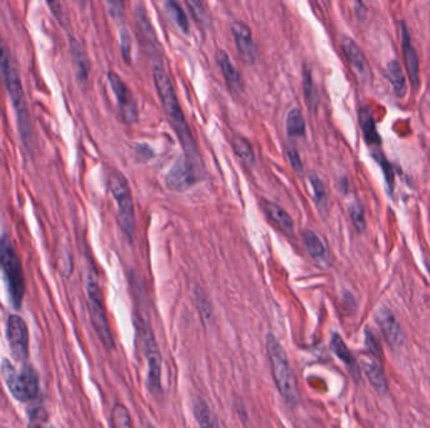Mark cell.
Instances as JSON below:
<instances>
[{"label": "cell", "mask_w": 430, "mask_h": 428, "mask_svg": "<svg viewBox=\"0 0 430 428\" xmlns=\"http://www.w3.org/2000/svg\"><path fill=\"white\" fill-rule=\"evenodd\" d=\"M108 82L111 89L114 91V95H116L117 105L120 108L121 117L124 122L126 123H133L138 121V106L133 98L131 91L128 89L126 83L121 79V77L114 73L110 72L108 73Z\"/></svg>", "instance_id": "11"}, {"label": "cell", "mask_w": 430, "mask_h": 428, "mask_svg": "<svg viewBox=\"0 0 430 428\" xmlns=\"http://www.w3.org/2000/svg\"><path fill=\"white\" fill-rule=\"evenodd\" d=\"M0 271L13 308L20 309L26 294V279L20 254L13 239L4 234L0 238Z\"/></svg>", "instance_id": "4"}, {"label": "cell", "mask_w": 430, "mask_h": 428, "mask_svg": "<svg viewBox=\"0 0 430 428\" xmlns=\"http://www.w3.org/2000/svg\"><path fill=\"white\" fill-rule=\"evenodd\" d=\"M111 422L114 428H133L131 415L128 413V409L117 403L111 412Z\"/></svg>", "instance_id": "29"}, {"label": "cell", "mask_w": 430, "mask_h": 428, "mask_svg": "<svg viewBox=\"0 0 430 428\" xmlns=\"http://www.w3.org/2000/svg\"><path fill=\"white\" fill-rule=\"evenodd\" d=\"M28 428H52L50 418L43 409H37L31 413Z\"/></svg>", "instance_id": "33"}, {"label": "cell", "mask_w": 430, "mask_h": 428, "mask_svg": "<svg viewBox=\"0 0 430 428\" xmlns=\"http://www.w3.org/2000/svg\"><path fill=\"white\" fill-rule=\"evenodd\" d=\"M165 9H166V13L169 14L171 20L177 24L183 32H189V20H188V15L184 12L181 6L177 3V1H172L169 0L165 3Z\"/></svg>", "instance_id": "26"}, {"label": "cell", "mask_w": 430, "mask_h": 428, "mask_svg": "<svg viewBox=\"0 0 430 428\" xmlns=\"http://www.w3.org/2000/svg\"><path fill=\"white\" fill-rule=\"evenodd\" d=\"M266 346L276 387L286 402L296 407L299 403V390L287 353L273 334H268Z\"/></svg>", "instance_id": "3"}, {"label": "cell", "mask_w": 430, "mask_h": 428, "mask_svg": "<svg viewBox=\"0 0 430 428\" xmlns=\"http://www.w3.org/2000/svg\"><path fill=\"white\" fill-rule=\"evenodd\" d=\"M0 371L8 390L15 399L28 402L38 396V373L32 365H24L20 371H17L9 359H3Z\"/></svg>", "instance_id": "5"}, {"label": "cell", "mask_w": 430, "mask_h": 428, "mask_svg": "<svg viewBox=\"0 0 430 428\" xmlns=\"http://www.w3.org/2000/svg\"><path fill=\"white\" fill-rule=\"evenodd\" d=\"M196 307L202 315V321L209 324L214 318V309L209 300L208 296L202 289H195Z\"/></svg>", "instance_id": "28"}, {"label": "cell", "mask_w": 430, "mask_h": 428, "mask_svg": "<svg viewBox=\"0 0 430 428\" xmlns=\"http://www.w3.org/2000/svg\"><path fill=\"white\" fill-rule=\"evenodd\" d=\"M198 167L186 158L177 160L165 177L166 186L174 191H185L199 180Z\"/></svg>", "instance_id": "10"}, {"label": "cell", "mask_w": 430, "mask_h": 428, "mask_svg": "<svg viewBox=\"0 0 430 428\" xmlns=\"http://www.w3.org/2000/svg\"><path fill=\"white\" fill-rule=\"evenodd\" d=\"M110 13L114 18H121L124 14V4L120 1H110L108 3Z\"/></svg>", "instance_id": "39"}, {"label": "cell", "mask_w": 430, "mask_h": 428, "mask_svg": "<svg viewBox=\"0 0 430 428\" xmlns=\"http://www.w3.org/2000/svg\"><path fill=\"white\" fill-rule=\"evenodd\" d=\"M386 77L389 79V82L392 84V91L396 97H404L408 91L406 86V78L401 66L399 63L396 59H394L392 62H389L386 67Z\"/></svg>", "instance_id": "20"}, {"label": "cell", "mask_w": 430, "mask_h": 428, "mask_svg": "<svg viewBox=\"0 0 430 428\" xmlns=\"http://www.w3.org/2000/svg\"><path fill=\"white\" fill-rule=\"evenodd\" d=\"M138 335H139L141 349L145 356L147 363V384L152 395H158L163 390L161 387V367L163 358L158 349V343L154 337L151 328L145 321H138Z\"/></svg>", "instance_id": "6"}, {"label": "cell", "mask_w": 430, "mask_h": 428, "mask_svg": "<svg viewBox=\"0 0 430 428\" xmlns=\"http://www.w3.org/2000/svg\"><path fill=\"white\" fill-rule=\"evenodd\" d=\"M286 128L287 133L291 137H301L306 133V122H304V114L297 108L291 109L287 119H286Z\"/></svg>", "instance_id": "25"}, {"label": "cell", "mask_w": 430, "mask_h": 428, "mask_svg": "<svg viewBox=\"0 0 430 428\" xmlns=\"http://www.w3.org/2000/svg\"><path fill=\"white\" fill-rule=\"evenodd\" d=\"M331 348H332V351H334L336 356L341 359L345 365H348V369L351 371L355 378L357 379L359 376H360V371H359L357 363L355 360L353 353L350 352L346 343L343 342V339H342L339 334H334V337L331 339Z\"/></svg>", "instance_id": "21"}, {"label": "cell", "mask_w": 430, "mask_h": 428, "mask_svg": "<svg viewBox=\"0 0 430 428\" xmlns=\"http://www.w3.org/2000/svg\"><path fill=\"white\" fill-rule=\"evenodd\" d=\"M152 73H154V81L158 89V95L161 98L163 107L177 132L180 144L183 146L185 158H188L190 162L196 165L199 161V152L196 148L195 139L191 133L188 121L184 116L183 109L177 100L170 77L165 72L164 67L161 64L155 66Z\"/></svg>", "instance_id": "1"}, {"label": "cell", "mask_w": 430, "mask_h": 428, "mask_svg": "<svg viewBox=\"0 0 430 428\" xmlns=\"http://www.w3.org/2000/svg\"><path fill=\"white\" fill-rule=\"evenodd\" d=\"M108 183L111 194L117 204L121 227L124 233L128 236V239H133L135 233V208H133V194L126 177L119 171L114 170L110 175Z\"/></svg>", "instance_id": "7"}, {"label": "cell", "mask_w": 430, "mask_h": 428, "mask_svg": "<svg viewBox=\"0 0 430 428\" xmlns=\"http://www.w3.org/2000/svg\"><path fill=\"white\" fill-rule=\"evenodd\" d=\"M350 217L354 222V227L357 229V231L362 233L365 229H366V220H365V213H364V208L361 206L359 202H354L350 208Z\"/></svg>", "instance_id": "31"}, {"label": "cell", "mask_w": 430, "mask_h": 428, "mask_svg": "<svg viewBox=\"0 0 430 428\" xmlns=\"http://www.w3.org/2000/svg\"><path fill=\"white\" fill-rule=\"evenodd\" d=\"M230 28L235 37V45L243 59L247 62H254L257 58V45L254 43L251 28L241 20L233 22Z\"/></svg>", "instance_id": "14"}, {"label": "cell", "mask_w": 430, "mask_h": 428, "mask_svg": "<svg viewBox=\"0 0 430 428\" xmlns=\"http://www.w3.org/2000/svg\"><path fill=\"white\" fill-rule=\"evenodd\" d=\"M364 369H365L370 383L373 384V387L376 390V392L379 395H385L387 392V379H386L385 373H384L380 359L373 357V359L365 360L364 362Z\"/></svg>", "instance_id": "17"}, {"label": "cell", "mask_w": 430, "mask_h": 428, "mask_svg": "<svg viewBox=\"0 0 430 428\" xmlns=\"http://www.w3.org/2000/svg\"><path fill=\"white\" fill-rule=\"evenodd\" d=\"M287 156H288V160L291 162L293 170L296 171V172H301V171L304 170L302 160H301V156H299V153H298L296 148H291V147L287 148Z\"/></svg>", "instance_id": "38"}, {"label": "cell", "mask_w": 430, "mask_h": 428, "mask_svg": "<svg viewBox=\"0 0 430 428\" xmlns=\"http://www.w3.org/2000/svg\"><path fill=\"white\" fill-rule=\"evenodd\" d=\"M366 346H369V351L371 353V356L375 358L381 359L383 357V351L379 346V342L375 338L373 333H370L369 330L366 332Z\"/></svg>", "instance_id": "36"}, {"label": "cell", "mask_w": 430, "mask_h": 428, "mask_svg": "<svg viewBox=\"0 0 430 428\" xmlns=\"http://www.w3.org/2000/svg\"><path fill=\"white\" fill-rule=\"evenodd\" d=\"M135 155H136V158L139 161L145 162V161H149L150 158H154V150L150 146L142 144V145H138L135 147Z\"/></svg>", "instance_id": "37"}, {"label": "cell", "mask_w": 430, "mask_h": 428, "mask_svg": "<svg viewBox=\"0 0 430 428\" xmlns=\"http://www.w3.org/2000/svg\"><path fill=\"white\" fill-rule=\"evenodd\" d=\"M120 39L122 57L126 61L127 63H130L131 62V37L125 28L121 31Z\"/></svg>", "instance_id": "35"}, {"label": "cell", "mask_w": 430, "mask_h": 428, "mask_svg": "<svg viewBox=\"0 0 430 428\" xmlns=\"http://www.w3.org/2000/svg\"><path fill=\"white\" fill-rule=\"evenodd\" d=\"M188 6H189L190 10L193 12L194 17L200 24H202V26L209 24L210 15H209L208 9H207L205 4H202V1L191 0V1H188Z\"/></svg>", "instance_id": "32"}, {"label": "cell", "mask_w": 430, "mask_h": 428, "mask_svg": "<svg viewBox=\"0 0 430 428\" xmlns=\"http://www.w3.org/2000/svg\"><path fill=\"white\" fill-rule=\"evenodd\" d=\"M7 338L14 359L26 362L29 356V333L26 321L20 315H10L8 318Z\"/></svg>", "instance_id": "9"}, {"label": "cell", "mask_w": 430, "mask_h": 428, "mask_svg": "<svg viewBox=\"0 0 430 428\" xmlns=\"http://www.w3.org/2000/svg\"><path fill=\"white\" fill-rule=\"evenodd\" d=\"M359 121H360V127L364 133V137L366 139L367 145L373 147V151L380 152V145H381V139H380L379 133L376 130V125L373 121V112L371 108L364 106L359 111Z\"/></svg>", "instance_id": "16"}, {"label": "cell", "mask_w": 430, "mask_h": 428, "mask_svg": "<svg viewBox=\"0 0 430 428\" xmlns=\"http://www.w3.org/2000/svg\"><path fill=\"white\" fill-rule=\"evenodd\" d=\"M304 95L307 98L309 103H313L316 100V91H315V83L312 81V75L309 67L304 66Z\"/></svg>", "instance_id": "34"}, {"label": "cell", "mask_w": 430, "mask_h": 428, "mask_svg": "<svg viewBox=\"0 0 430 428\" xmlns=\"http://www.w3.org/2000/svg\"><path fill=\"white\" fill-rule=\"evenodd\" d=\"M302 238L304 245L313 260H316L317 263H326L329 259V252L321 238L312 230H304Z\"/></svg>", "instance_id": "19"}, {"label": "cell", "mask_w": 430, "mask_h": 428, "mask_svg": "<svg viewBox=\"0 0 430 428\" xmlns=\"http://www.w3.org/2000/svg\"><path fill=\"white\" fill-rule=\"evenodd\" d=\"M376 321L389 346L396 349L404 344V332L390 309L381 307L376 313Z\"/></svg>", "instance_id": "12"}, {"label": "cell", "mask_w": 430, "mask_h": 428, "mask_svg": "<svg viewBox=\"0 0 430 428\" xmlns=\"http://www.w3.org/2000/svg\"><path fill=\"white\" fill-rule=\"evenodd\" d=\"M341 45L343 52L348 57V62H350V66L353 67L355 75L360 79V82H370L371 70H370L366 57L361 51L360 47L356 45L354 39H351L350 37H343Z\"/></svg>", "instance_id": "13"}, {"label": "cell", "mask_w": 430, "mask_h": 428, "mask_svg": "<svg viewBox=\"0 0 430 428\" xmlns=\"http://www.w3.org/2000/svg\"><path fill=\"white\" fill-rule=\"evenodd\" d=\"M216 61L218 64L221 67V70L223 72V76L225 77L227 82L229 86L238 89L242 86V78L239 72L237 70L230 58H229L228 53L225 51H219L216 53Z\"/></svg>", "instance_id": "23"}, {"label": "cell", "mask_w": 430, "mask_h": 428, "mask_svg": "<svg viewBox=\"0 0 430 428\" xmlns=\"http://www.w3.org/2000/svg\"><path fill=\"white\" fill-rule=\"evenodd\" d=\"M311 186L313 190V197H315V204L317 208L320 210V213H327L329 210V197H327V191L326 186L323 183L322 178L317 175L316 172H311L309 175Z\"/></svg>", "instance_id": "24"}, {"label": "cell", "mask_w": 430, "mask_h": 428, "mask_svg": "<svg viewBox=\"0 0 430 428\" xmlns=\"http://www.w3.org/2000/svg\"><path fill=\"white\" fill-rule=\"evenodd\" d=\"M232 145H233V150L237 153V156L241 158L244 164H254L255 156H254L253 147L248 142V139L241 136H235L232 141Z\"/></svg>", "instance_id": "27"}, {"label": "cell", "mask_w": 430, "mask_h": 428, "mask_svg": "<svg viewBox=\"0 0 430 428\" xmlns=\"http://www.w3.org/2000/svg\"><path fill=\"white\" fill-rule=\"evenodd\" d=\"M87 296H89V318L96 334L103 346L108 349H112L114 346V337L111 334L108 324V313L105 308L101 288L95 279H89L87 282Z\"/></svg>", "instance_id": "8"}, {"label": "cell", "mask_w": 430, "mask_h": 428, "mask_svg": "<svg viewBox=\"0 0 430 428\" xmlns=\"http://www.w3.org/2000/svg\"><path fill=\"white\" fill-rule=\"evenodd\" d=\"M73 51V57H75V62H76L77 72L80 75L81 79H87L89 77V58L86 56V53L82 49L81 45H76V47L72 48Z\"/></svg>", "instance_id": "30"}, {"label": "cell", "mask_w": 430, "mask_h": 428, "mask_svg": "<svg viewBox=\"0 0 430 428\" xmlns=\"http://www.w3.org/2000/svg\"><path fill=\"white\" fill-rule=\"evenodd\" d=\"M194 415L200 428H222L219 420L216 418L214 412L210 409L208 403L198 398L194 402Z\"/></svg>", "instance_id": "22"}, {"label": "cell", "mask_w": 430, "mask_h": 428, "mask_svg": "<svg viewBox=\"0 0 430 428\" xmlns=\"http://www.w3.org/2000/svg\"><path fill=\"white\" fill-rule=\"evenodd\" d=\"M260 205H262L263 211L266 213L267 216H268L274 224H277L283 231H286V233H292V231H293L295 224H293L291 216H290V214H288L286 210H283V208H281L277 204L269 201V200H262Z\"/></svg>", "instance_id": "18"}, {"label": "cell", "mask_w": 430, "mask_h": 428, "mask_svg": "<svg viewBox=\"0 0 430 428\" xmlns=\"http://www.w3.org/2000/svg\"><path fill=\"white\" fill-rule=\"evenodd\" d=\"M401 45H403V53H404L405 67L408 70V75L410 77L413 87L414 89H417L420 84V64H419L417 51L411 43L410 34L405 26H403Z\"/></svg>", "instance_id": "15"}, {"label": "cell", "mask_w": 430, "mask_h": 428, "mask_svg": "<svg viewBox=\"0 0 430 428\" xmlns=\"http://www.w3.org/2000/svg\"><path fill=\"white\" fill-rule=\"evenodd\" d=\"M428 269H429L430 271V264H428Z\"/></svg>", "instance_id": "40"}, {"label": "cell", "mask_w": 430, "mask_h": 428, "mask_svg": "<svg viewBox=\"0 0 430 428\" xmlns=\"http://www.w3.org/2000/svg\"><path fill=\"white\" fill-rule=\"evenodd\" d=\"M0 73L4 79L8 95L10 97V101L15 109L20 137L27 148L29 150L32 147L33 132L31 117H29L28 106H27L26 95H24L23 84L20 81V70H18L17 62L1 34H0Z\"/></svg>", "instance_id": "2"}]
</instances>
